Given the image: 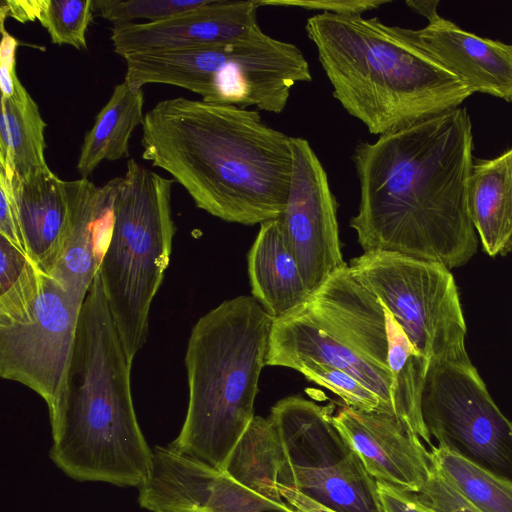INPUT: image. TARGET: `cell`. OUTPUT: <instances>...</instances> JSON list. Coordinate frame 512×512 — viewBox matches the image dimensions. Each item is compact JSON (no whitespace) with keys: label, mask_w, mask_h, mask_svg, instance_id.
<instances>
[{"label":"cell","mask_w":512,"mask_h":512,"mask_svg":"<svg viewBox=\"0 0 512 512\" xmlns=\"http://www.w3.org/2000/svg\"><path fill=\"white\" fill-rule=\"evenodd\" d=\"M472 124L457 107L359 141L352 162L359 182L350 227L364 252L382 250L448 269L477 250L468 207Z\"/></svg>","instance_id":"obj_1"},{"label":"cell","mask_w":512,"mask_h":512,"mask_svg":"<svg viewBox=\"0 0 512 512\" xmlns=\"http://www.w3.org/2000/svg\"><path fill=\"white\" fill-rule=\"evenodd\" d=\"M141 128L142 158L169 173L199 209L247 226L282 216L292 136L257 110L170 98L145 113Z\"/></svg>","instance_id":"obj_2"},{"label":"cell","mask_w":512,"mask_h":512,"mask_svg":"<svg viewBox=\"0 0 512 512\" xmlns=\"http://www.w3.org/2000/svg\"><path fill=\"white\" fill-rule=\"evenodd\" d=\"M125 352L97 272L85 297L56 414L49 457L68 477L141 487L153 449L139 426Z\"/></svg>","instance_id":"obj_3"},{"label":"cell","mask_w":512,"mask_h":512,"mask_svg":"<svg viewBox=\"0 0 512 512\" xmlns=\"http://www.w3.org/2000/svg\"><path fill=\"white\" fill-rule=\"evenodd\" d=\"M305 30L333 97L371 134L457 108L473 94L378 17L320 12Z\"/></svg>","instance_id":"obj_4"},{"label":"cell","mask_w":512,"mask_h":512,"mask_svg":"<svg viewBox=\"0 0 512 512\" xmlns=\"http://www.w3.org/2000/svg\"><path fill=\"white\" fill-rule=\"evenodd\" d=\"M273 322L253 296L242 295L195 323L185 354L187 413L171 449L225 470L255 416Z\"/></svg>","instance_id":"obj_5"},{"label":"cell","mask_w":512,"mask_h":512,"mask_svg":"<svg viewBox=\"0 0 512 512\" xmlns=\"http://www.w3.org/2000/svg\"><path fill=\"white\" fill-rule=\"evenodd\" d=\"M173 183L134 159L117 177L112 225L98 272L131 362L146 342L151 305L170 262L176 232Z\"/></svg>","instance_id":"obj_6"},{"label":"cell","mask_w":512,"mask_h":512,"mask_svg":"<svg viewBox=\"0 0 512 512\" xmlns=\"http://www.w3.org/2000/svg\"><path fill=\"white\" fill-rule=\"evenodd\" d=\"M123 58L126 81L173 85L205 102L276 114L286 108L297 83L312 80L301 49L263 31L225 44L135 52Z\"/></svg>","instance_id":"obj_7"},{"label":"cell","mask_w":512,"mask_h":512,"mask_svg":"<svg viewBox=\"0 0 512 512\" xmlns=\"http://www.w3.org/2000/svg\"><path fill=\"white\" fill-rule=\"evenodd\" d=\"M331 416V405L298 396L271 408L270 485L292 488L336 512H384L377 481Z\"/></svg>","instance_id":"obj_8"},{"label":"cell","mask_w":512,"mask_h":512,"mask_svg":"<svg viewBox=\"0 0 512 512\" xmlns=\"http://www.w3.org/2000/svg\"><path fill=\"white\" fill-rule=\"evenodd\" d=\"M353 277L393 315L428 361L471 364L458 289L447 267L373 250L350 261Z\"/></svg>","instance_id":"obj_9"},{"label":"cell","mask_w":512,"mask_h":512,"mask_svg":"<svg viewBox=\"0 0 512 512\" xmlns=\"http://www.w3.org/2000/svg\"><path fill=\"white\" fill-rule=\"evenodd\" d=\"M421 414L438 446L512 482V421L472 363L430 360Z\"/></svg>","instance_id":"obj_10"},{"label":"cell","mask_w":512,"mask_h":512,"mask_svg":"<svg viewBox=\"0 0 512 512\" xmlns=\"http://www.w3.org/2000/svg\"><path fill=\"white\" fill-rule=\"evenodd\" d=\"M84 300L44 275L39 297L20 320L0 322V375L36 392L57 411Z\"/></svg>","instance_id":"obj_11"},{"label":"cell","mask_w":512,"mask_h":512,"mask_svg":"<svg viewBox=\"0 0 512 512\" xmlns=\"http://www.w3.org/2000/svg\"><path fill=\"white\" fill-rule=\"evenodd\" d=\"M291 147V181L280 220L305 285L313 295L347 264L341 252L337 201L327 172L307 139L292 136Z\"/></svg>","instance_id":"obj_12"},{"label":"cell","mask_w":512,"mask_h":512,"mask_svg":"<svg viewBox=\"0 0 512 512\" xmlns=\"http://www.w3.org/2000/svg\"><path fill=\"white\" fill-rule=\"evenodd\" d=\"M138 503L152 512H292L235 480L226 471L181 454L153 448V467L138 488Z\"/></svg>","instance_id":"obj_13"},{"label":"cell","mask_w":512,"mask_h":512,"mask_svg":"<svg viewBox=\"0 0 512 512\" xmlns=\"http://www.w3.org/2000/svg\"><path fill=\"white\" fill-rule=\"evenodd\" d=\"M305 361L328 364L353 375L378 396L388 414L398 417L392 372L352 347L308 301L274 319L266 365L295 370Z\"/></svg>","instance_id":"obj_14"},{"label":"cell","mask_w":512,"mask_h":512,"mask_svg":"<svg viewBox=\"0 0 512 512\" xmlns=\"http://www.w3.org/2000/svg\"><path fill=\"white\" fill-rule=\"evenodd\" d=\"M259 0H211L207 5L159 22L115 25L113 50L130 53L230 43L262 32Z\"/></svg>","instance_id":"obj_15"},{"label":"cell","mask_w":512,"mask_h":512,"mask_svg":"<svg viewBox=\"0 0 512 512\" xmlns=\"http://www.w3.org/2000/svg\"><path fill=\"white\" fill-rule=\"evenodd\" d=\"M331 421L377 482L410 493L421 490L432 463L430 451L400 418L345 405Z\"/></svg>","instance_id":"obj_16"},{"label":"cell","mask_w":512,"mask_h":512,"mask_svg":"<svg viewBox=\"0 0 512 512\" xmlns=\"http://www.w3.org/2000/svg\"><path fill=\"white\" fill-rule=\"evenodd\" d=\"M435 2L423 13L428 24L421 29L401 27L416 49L480 92L512 101V44L477 36L437 13Z\"/></svg>","instance_id":"obj_17"},{"label":"cell","mask_w":512,"mask_h":512,"mask_svg":"<svg viewBox=\"0 0 512 512\" xmlns=\"http://www.w3.org/2000/svg\"><path fill=\"white\" fill-rule=\"evenodd\" d=\"M117 177L103 186L88 178L64 181L68 210L67 235L60 261L51 277L85 300L99 270L96 238L111 229Z\"/></svg>","instance_id":"obj_18"},{"label":"cell","mask_w":512,"mask_h":512,"mask_svg":"<svg viewBox=\"0 0 512 512\" xmlns=\"http://www.w3.org/2000/svg\"><path fill=\"white\" fill-rule=\"evenodd\" d=\"M26 254L46 275L61 259L68 210L64 180L47 168L24 178L11 176Z\"/></svg>","instance_id":"obj_19"},{"label":"cell","mask_w":512,"mask_h":512,"mask_svg":"<svg viewBox=\"0 0 512 512\" xmlns=\"http://www.w3.org/2000/svg\"><path fill=\"white\" fill-rule=\"evenodd\" d=\"M247 263L252 296L274 319L293 312L311 297L280 218L260 224Z\"/></svg>","instance_id":"obj_20"},{"label":"cell","mask_w":512,"mask_h":512,"mask_svg":"<svg viewBox=\"0 0 512 512\" xmlns=\"http://www.w3.org/2000/svg\"><path fill=\"white\" fill-rule=\"evenodd\" d=\"M468 207L485 253L494 257L512 252V148L473 163Z\"/></svg>","instance_id":"obj_21"},{"label":"cell","mask_w":512,"mask_h":512,"mask_svg":"<svg viewBox=\"0 0 512 512\" xmlns=\"http://www.w3.org/2000/svg\"><path fill=\"white\" fill-rule=\"evenodd\" d=\"M143 107L142 85L124 80L114 87L84 136L76 165L82 178H88L105 160L116 161L129 156L132 133L144 121Z\"/></svg>","instance_id":"obj_22"},{"label":"cell","mask_w":512,"mask_h":512,"mask_svg":"<svg viewBox=\"0 0 512 512\" xmlns=\"http://www.w3.org/2000/svg\"><path fill=\"white\" fill-rule=\"evenodd\" d=\"M40 109L17 77L11 96L1 97L0 170L24 178L48 167Z\"/></svg>","instance_id":"obj_23"},{"label":"cell","mask_w":512,"mask_h":512,"mask_svg":"<svg viewBox=\"0 0 512 512\" xmlns=\"http://www.w3.org/2000/svg\"><path fill=\"white\" fill-rule=\"evenodd\" d=\"M384 313L388 339V365L394 377L396 415L422 441L432 447L431 436L421 414V396L429 361L415 349L403 328L385 307Z\"/></svg>","instance_id":"obj_24"},{"label":"cell","mask_w":512,"mask_h":512,"mask_svg":"<svg viewBox=\"0 0 512 512\" xmlns=\"http://www.w3.org/2000/svg\"><path fill=\"white\" fill-rule=\"evenodd\" d=\"M440 474L481 512H512V482L440 446L430 448Z\"/></svg>","instance_id":"obj_25"},{"label":"cell","mask_w":512,"mask_h":512,"mask_svg":"<svg viewBox=\"0 0 512 512\" xmlns=\"http://www.w3.org/2000/svg\"><path fill=\"white\" fill-rule=\"evenodd\" d=\"M93 0L13 1L11 17L21 21L38 20L51 42L87 49L86 33L93 16Z\"/></svg>","instance_id":"obj_26"},{"label":"cell","mask_w":512,"mask_h":512,"mask_svg":"<svg viewBox=\"0 0 512 512\" xmlns=\"http://www.w3.org/2000/svg\"><path fill=\"white\" fill-rule=\"evenodd\" d=\"M44 275L25 252L0 236V322L20 320L30 312Z\"/></svg>","instance_id":"obj_27"},{"label":"cell","mask_w":512,"mask_h":512,"mask_svg":"<svg viewBox=\"0 0 512 512\" xmlns=\"http://www.w3.org/2000/svg\"><path fill=\"white\" fill-rule=\"evenodd\" d=\"M211 0H93V10L113 26L133 24L135 20L159 22L198 9Z\"/></svg>","instance_id":"obj_28"},{"label":"cell","mask_w":512,"mask_h":512,"mask_svg":"<svg viewBox=\"0 0 512 512\" xmlns=\"http://www.w3.org/2000/svg\"><path fill=\"white\" fill-rule=\"evenodd\" d=\"M312 381L337 394L344 403L354 409L388 414L378 396L353 375L314 361H305L296 369Z\"/></svg>","instance_id":"obj_29"},{"label":"cell","mask_w":512,"mask_h":512,"mask_svg":"<svg viewBox=\"0 0 512 512\" xmlns=\"http://www.w3.org/2000/svg\"><path fill=\"white\" fill-rule=\"evenodd\" d=\"M414 494L433 512H481L440 474L433 460L425 484Z\"/></svg>","instance_id":"obj_30"},{"label":"cell","mask_w":512,"mask_h":512,"mask_svg":"<svg viewBox=\"0 0 512 512\" xmlns=\"http://www.w3.org/2000/svg\"><path fill=\"white\" fill-rule=\"evenodd\" d=\"M389 2L387 0H259L260 6H295L337 15H362Z\"/></svg>","instance_id":"obj_31"},{"label":"cell","mask_w":512,"mask_h":512,"mask_svg":"<svg viewBox=\"0 0 512 512\" xmlns=\"http://www.w3.org/2000/svg\"><path fill=\"white\" fill-rule=\"evenodd\" d=\"M0 236L26 253L11 177L2 170H0Z\"/></svg>","instance_id":"obj_32"},{"label":"cell","mask_w":512,"mask_h":512,"mask_svg":"<svg viewBox=\"0 0 512 512\" xmlns=\"http://www.w3.org/2000/svg\"><path fill=\"white\" fill-rule=\"evenodd\" d=\"M2 40L0 46V86L1 97H9L14 90L15 80L18 77L16 72V50L17 40L4 28V20L0 18Z\"/></svg>","instance_id":"obj_33"},{"label":"cell","mask_w":512,"mask_h":512,"mask_svg":"<svg viewBox=\"0 0 512 512\" xmlns=\"http://www.w3.org/2000/svg\"><path fill=\"white\" fill-rule=\"evenodd\" d=\"M377 486L384 512H433L414 493L381 482Z\"/></svg>","instance_id":"obj_34"},{"label":"cell","mask_w":512,"mask_h":512,"mask_svg":"<svg viewBox=\"0 0 512 512\" xmlns=\"http://www.w3.org/2000/svg\"><path fill=\"white\" fill-rule=\"evenodd\" d=\"M276 487L278 488L281 497L292 508L293 512H336L309 499L292 488H288L280 484H276Z\"/></svg>","instance_id":"obj_35"}]
</instances>
